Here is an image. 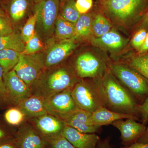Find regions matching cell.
Wrapping results in <instances>:
<instances>
[{
    "label": "cell",
    "mask_w": 148,
    "mask_h": 148,
    "mask_svg": "<svg viewBox=\"0 0 148 148\" xmlns=\"http://www.w3.org/2000/svg\"><path fill=\"white\" fill-rule=\"evenodd\" d=\"M97 79L104 107L116 112L131 115L139 118L140 104L109 69L102 77Z\"/></svg>",
    "instance_id": "cell-1"
},
{
    "label": "cell",
    "mask_w": 148,
    "mask_h": 148,
    "mask_svg": "<svg viewBox=\"0 0 148 148\" xmlns=\"http://www.w3.org/2000/svg\"><path fill=\"white\" fill-rule=\"evenodd\" d=\"M111 21L103 13L99 12L92 16V34L98 38L108 33L112 29Z\"/></svg>",
    "instance_id": "cell-24"
},
{
    "label": "cell",
    "mask_w": 148,
    "mask_h": 148,
    "mask_svg": "<svg viewBox=\"0 0 148 148\" xmlns=\"http://www.w3.org/2000/svg\"><path fill=\"white\" fill-rule=\"evenodd\" d=\"M45 148H48L47 147H46Z\"/></svg>",
    "instance_id": "cell-48"
},
{
    "label": "cell",
    "mask_w": 148,
    "mask_h": 148,
    "mask_svg": "<svg viewBox=\"0 0 148 148\" xmlns=\"http://www.w3.org/2000/svg\"><path fill=\"white\" fill-rule=\"evenodd\" d=\"M0 148H17L15 144H4L0 145Z\"/></svg>",
    "instance_id": "cell-42"
},
{
    "label": "cell",
    "mask_w": 148,
    "mask_h": 148,
    "mask_svg": "<svg viewBox=\"0 0 148 148\" xmlns=\"http://www.w3.org/2000/svg\"><path fill=\"white\" fill-rule=\"evenodd\" d=\"M16 107L24 113L27 119L48 113L45 106L44 99L36 95H32L20 101Z\"/></svg>",
    "instance_id": "cell-19"
},
{
    "label": "cell",
    "mask_w": 148,
    "mask_h": 148,
    "mask_svg": "<svg viewBox=\"0 0 148 148\" xmlns=\"http://www.w3.org/2000/svg\"><path fill=\"white\" fill-rule=\"evenodd\" d=\"M20 52L12 49L0 50V66L4 73L13 69L19 60Z\"/></svg>",
    "instance_id": "cell-25"
},
{
    "label": "cell",
    "mask_w": 148,
    "mask_h": 148,
    "mask_svg": "<svg viewBox=\"0 0 148 148\" xmlns=\"http://www.w3.org/2000/svg\"><path fill=\"white\" fill-rule=\"evenodd\" d=\"M92 16L87 13L81 14L75 24V34L73 40L86 39L92 35Z\"/></svg>",
    "instance_id": "cell-20"
},
{
    "label": "cell",
    "mask_w": 148,
    "mask_h": 148,
    "mask_svg": "<svg viewBox=\"0 0 148 148\" xmlns=\"http://www.w3.org/2000/svg\"><path fill=\"white\" fill-rule=\"evenodd\" d=\"M13 32L9 18L6 14H0V35L9 34Z\"/></svg>",
    "instance_id": "cell-34"
},
{
    "label": "cell",
    "mask_w": 148,
    "mask_h": 148,
    "mask_svg": "<svg viewBox=\"0 0 148 148\" xmlns=\"http://www.w3.org/2000/svg\"><path fill=\"white\" fill-rule=\"evenodd\" d=\"M6 0H0V3L3 2L5 1Z\"/></svg>",
    "instance_id": "cell-47"
},
{
    "label": "cell",
    "mask_w": 148,
    "mask_h": 148,
    "mask_svg": "<svg viewBox=\"0 0 148 148\" xmlns=\"http://www.w3.org/2000/svg\"><path fill=\"white\" fill-rule=\"evenodd\" d=\"M103 13L111 22L128 27L141 21L148 10V0L99 1Z\"/></svg>",
    "instance_id": "cell-3"
},
{
    "label": "cell",
    "mask_w": 148,
    "mask_h": 148,
    "mask_svg": "<svg viewBox=\"0 0 148 148\" xmlns=\"http://www.w3.org/2000/svg\"><path fill=\"white\" fill-rule=\"evenodd\" d=\"M37 21V14L34 12L29 16L21 30L20 35L22 40L27 43L32 38L35 33Z\"/></svg>",
    "instance_id": "cell-29"
},
{
    "label": "cell",
    "mask_w": 148,
    "mask_h": 148,
    "mask_svg": "<svg viewBox=\"0 0 148 148\" xmlns=\"http://www.w3.org/2000/svg\"><path fill=\"white\" fill-rule=\"evenodd\" d=\"M55 34L61 40H73L75 34V24L66 21L58 15L55 23Z\"/></svg>",
    "instance_id": "cell-23"
},
{
    "label": "cell",
    "mask_w": 148,
    "mask_h": 148,
    "mask_svg": "<svg viewBox=\"0 0 148 148\" xmlns=\"http://www.w3.org/2000/svg\"><path fill=\"white\" fill-rule=\"evenodd\" d=\"M61 5L60 0H42L35 3L37 26L41 34L48 36L53 33Z\"/></svg>",
    "instance_id": "cell-6"
},
{
    "label": "cell",
    "mask_w": 148,
    "mask_h": 148,
    "mask_svg": "<svg viewBox=\"0 0 148 148\" xmlns=\"http://www.w3.org/2000/svg\"><path fill=\"white\" fill-rule=\"evenodd\" d=\"M111 125L119 130L121 144L124 147L137 143L147 128L145 125L132 119L117 120Z\"/></svg>",
    "instance_id": "cell-12"
},
{
    "label": "cell",
    "mask_w": 148,
    "mask_h": 148,
    "mask_svg": "<svg viewBox=\"0 0 148 148\" xmlns=\"http://www.w3.org/2000/svg\"><path fill=\"white\" fill-rule=\"evenodd\" d=\"M93 5L92 0H76L75 6L81 14L87 13Z\"/></svg>",
    "instance_id": "cell-36"
},
{
    "label": "cell",
    "mask_w": 148,
    "mask_h": 148,
    "mask_svg": "<svg viewBox=\"0 0 148 148\" xmlns=\"http://www.w3.org/2000/svg\"><path fill=\"white\" fill-rule=\"evenodd\" d=\"M72 89H66L44 99L48 113L60 119L77 109L72 96Z\"/></svg>",
    "instance_id": "cell-9"
},
{
    "label": "cell",
    "mask_w": 148,
    "mask_h": 148,
    "mask_svg": "<svg viewBox=\"0 0 148 148\" xmlns=\"http://www.w3.org/2000/svg\"><path fill=\"white\" fill-rule=\"evenodd\" d=\"M30 2V0H9L7 11L11 19L14 22L21 21L28 12Z\"/></svg>",
    "instance_id": "cell-21"
},
{
    "label": "cell",
    "mask_w": 148,
    "mask_h": 148,
    "mask_svg": "<svg viewBox=\"0 0 148 148\" xmlns=\"http://www.w3.org/2000/svg\"><path fill=\"white\" fill-rule=\"evenodd\" d=\"M77 45L72 39L61 40L49 49L44 58L45 69L58 66L75 49Z\"/></svg>",
    "instance_id": "cell-14"
},
{
    "label": "cell",
    "mask_w": 148,
    "mask_h": 148,
    "mask_svg": "<svg viewBox=\"0 0 148 148\" xmlns=\"http://www.w3.org/2000/svg\"><path fill=\"white\" fill-rule=\"evenodd\" d=\"M125 64L135 69L148 80V53L132 56Z\"/></svg>",
    "instance_id": "cell-26"
},
{
    "label": "cell",
    "mask_w": 148,
    "mask_h": 148,
    "mask_svg": "<svg viewBox=\"0 0 148 148\" xmlns=\"http://www.w3.org/2000/svg\"><path fill=\"white\" fill-rule=\"evenodd\" d=\"M48 148H77L61 135L45 140Z\"/></svg>",
    "instance_id": "cell-31"
},
{
    "label": "cell",
    "mask_w": 148,
    "mask_h": 148,
    "mask_svg": "<svg viewBox=\"0 0 148 148\" xmlns=\"http://www.w3.org/2000/svg\"><path fill=\"white\" fill-rule=\"evenodd\" d=\"M73 68L77 76L81 79L101 78L108 70L103 61L89 52L79 56Z\"/></svg>",
    "instance_id": "cell-8"
},
{
    "label": "cell",
    "mask_w": 148,
    "mask_h": 148,
    "mask_svg": "<svg viewBox=\"0 0 148 148\" xmlns=\"http://www.w3.org/2000/svg\"><path fill=\"white\" fill-rule=\"evenodd\" d=\"M128 40L115 30H111L101 36L91 38L92 45L112 52H118L125 47Z\"/></svg>",
    "instance_id": "cell-18"
},
{
    "label": "cell",
    "mask_w": 148,
    "mask_h": 148,
    "mask_svg": "<svg viewBox=\"0 0 148 148\" xmlns=\"http://www.w3.org/2000/svg\"><path fill=\"white\" fill-rule=\"evenodd\" d=\"M4 82L13 106L32 95L31 88L16 75L13 69L3 75Z\"/></svg>",
    "instance_id": "cell-11"
},
{
    "label": "cell",
    "mask_w": 148,
    "mask_h": 148,
    "mask_svg": "<svg viewBox=\"0 0 148 148\" xmlns=\"http://www.w3.org/2000/svg\"><path fill=\"white\" fill-rule=\"evenodd\" d=\"M66 0H60V3H61V4L63 3Z\"/></svg>",
    "instance_id": "cell-46"
},
{
    "label": "cell",
    "mask_w": 148,
    "mask_h": 148,
    "mask_svg": "<svg viewBox=\"0 0 148 148\" xmlns=\"http://www.w3.org/2000/svg\"><path fill=\"white\" fill-rule=\"evenodd\" d=\"M91 113L78 108L73 112L59 119L66 125L75 128L84 133H95L100 132L101 127L88 124Z\"/></svg>",
    "instance_id": "cell-16"
},
{
    "label": "cell",
    "mask_w": 148,
    "mask_h": 148,
    "mask_svg": "<svg viewBox=\"0 0 148 148\" xmlns=\"http://www.w3.org/2000/svg\"><path fill=\"white\" fill-rule=\"evenodd\" d=\"M4 72L0 66V107H14L10 100L4 82Z\"/></svg>",
    "instance_id": "cell-32"
},
{
    "label": "cell",
    "mask_w": 148,
    "mask_h": 148,
    "mask_svg": "<svg viewBox=\"0 0 148 148\" xmlns=\"http://www.w3.org/2000/svg\"><path fill=\"white\" fill-rule=\"evenodd\" d=\"M27 120L32 123L45 140L61 135L66 125L61 119L49 113Z\"/></svg>",
    "instance_id": "cell-13"
},
{
    "label": "cell",
    "mask_w": 148,
    "mask_h": 148,
    "mask_svg": "<svg viewBox=\"0 0 148 148\" xmlns=\"http://www.w3.org/2000/svg\"><path fill=\"white\" fill-rule=\"evenodd\" d=\"M1 3H0V14H4L5 15V13L4 10L3 9L1 5Z\"/></svg>",
    "instance_id": "cell-44"
},
{
    "label": "cell",
    "mask_w": 148,
    "mask_h": 148,
    "mask_svg": "<svg viewBox=\"0 0 148 148\" xmlns=\"http://www.w3.org/2000/svg\"><path fill=\"white\" fill-rule=\"evenodd\" d=\"M6 135V132L3 128L0 127V140L5 138Z\"/></svg>",
    "instance_id": "cell-43"
},
{
    "label": "cell",
    "mask_w": 148,
    "mask_h": 148,
    "mask_svg": "<svg viewBox=\"0 0 148 148\" xmlns=\"http://www.w3.org/2000/svg\"><path fill=\"white\" fill-rule=\"evenodd\" d=\"M44 57L36 53H20L19 60L13 70L16 75L30 87L45 69Z\"/></svg>",
    "instance_id": "cell-7"
},
{
    "label": "cell",
    "mask_w": 148,
    "mask_h": 148,
    "mask_svg": "<svg viewBox=\"0 0 148 148\" xmlns=\"http://www.w3.org/2000/svg\"><path fill=\"white\" fill-rule=\"evenodd\" d=\"M141 22V25L143 26V28H145L148 27V10L142 18Z\"/></svg>",
    "instance_id": "cell-41"
},
{
    "label": "cell",
    "mask_w": 148,
    "mask_h": 148,
    "mask_svg": "<svg viewBox=\"0 0 148 148\" xmlns=\"http://www.w3.org/2000/svg\"><path fill=\"white\" fill-rule=\"evenodd\" d=\"M4 118L6 122L12 126H19L26 119L24 113L16 106L11 107L6 111Z\"/></svg>",
    "instance_id": "cell-28"
},
{
    "label": "cell",
    "mask_w": 148,
    "mask_h": 148,
    "mask_svg": "<svg viewBox=\"0 0 148 148\" xmlns=\"http://www.w3.org/2000/svg\"><path fill=\"white\" fill-rule=\"evenodd\" d=\"M137 143H148V127H147L145 131L138 140Z\"/></svg>",
    "instance_id": "cell-40"
},
{
    "label": "cell",
    "mask_w": 148,
    "mask_h": 148,
    "mask_svg": "<svg viewBox=\"0 0 148 148\" xmlns=\"http://www.w3.org/2000/svg\"><path fill=\"white\" fill-rule=\"evenodd\" d=\"M138 54H144L148 52V30L147 32V36L143 45L138 51Z\"/></svg>",
    "instance_id": "cell-37"
},
{
    "label": "cell",
    "mask_w": 148,
    "mask_h": 148,
    "mask_svg": "<svg viewBox=\"0 0 148 148\" xmlns=\"http://www.w3.org/2000/svg\"><path fill=\"white\" fill-rule=\"evenodd\" d=\"M147 30L142 28L136 32L131 40V45L136 50L138 51L143 45L147 36Z\"/></svg>",
    "instance_id": "cell-33"
},
{
    "label": "cell",
    "mask_w": 148,
    "mask_h": 148,
    "mask_svg": "<svg viewBox=\"0 0 148 148\" xmlns=\"http://www.w3.org/2000/svg\"><path fill=\"white\" fill-rule=\"evenodd\" d=\"M42 1V0H33V1L35 3H36L40 1Z\"/></svg>",
    "instance_id": "cell-45"
},
{
    "label": "cell",
    "mask_w": 148,
    "mask_h": 148,
    "mask_svg": "<svg viewBox=\"0 0 148 148\" xmlns=\"http://www.w3.org/2000/svg\"><path fill=\"white\" fill-rule=\"evenodd\" d=\"M72 95L79 108L92 113L104 107L97 79H82L72 90Z\"/></svg>",
    "instance_id": "cell-5"
},
{
    "label": "cell",
    "mask_w": 148,
    "mask_h": 148,
    "mask_svg": "<svg viewBox=\"0 0 148 148\" xmlns=\"http://www.w3.org/2000/svg\"><path fill=\"white\" fill-rule=\"evenodd\" d=\"M59 15L66 21L75 24L81 14L77 10L75 0H66L61 4Z\"/></svg>",
    "instance_id": "cell-27"
},
{
    "label": "cell",
    "mask_w": 148,
    "mask_h": 148,
    "mask_svg": "<svg viewBox=\"0 0 148 148\" xmlns=\"http://www.w3.org/2000/svg\"><path fill=\"white\" fill-rule=\"evenodd\" d=\"M108 69L140 105L148 97V80L135 69L126 64L116 63L109 64Z\"/></svg>",
    "instance_id": "cell-4"
},
{
    "label": "cell",
    "mask_w": 148,
    "mask_h": 148,
    "mask_svg": "<svg viewBox=\"0 0 148 148\" xmlns=\"http://www.w3.org/2000/svg\"><path fill=\"white\" fill-rule=\"evenodd\" d=\"M44 46L39 36L36 32L28 42L26 43L23 52L21 53L24 54H35L42 50Z\"/></svg>",
    "instance_id": "cell-30"
},
{
    "label": "cell",
    "mask_w": 148,
    "mask_h": 148,
    "mask_svg": "<svg viewBox=\"0 0 148 148\" xmlns=\"http://www.w3.org/2000/svg\"><path fill=\"white\" fill-rule=\"evenodd\" d=\"M138 116L140 121L146 125L148 123V97L138 107Z\"/></svg>",
    "instance_id": "cell-35"
},
{
    "label": "cell",
    "mask_w": 148,
    "mask_h": 148,
    "mask_svg": "<svg viewBox=\"0 0 148 148\" xmlns=\"http://www.w3.org/2000/svg\"><path fill=\"white\" fill-rule=\"evenodd\" d=\"M17 148H45V140L28 120L18 126L14 141Z\"/></svg>",
    "instance_id": "cell-10"
},
{
    "label": "cell",
    "mask_w": 148,
    "mask_h": 148,
    "mask_svg": "<svg viewBox=\"0 0 148 148\" xmlns=\"http://www.w3.org/2000/svg\"><path fill=\"white\" fill-rule=\"evenodd\" d=\"M96 148H112L109 138L101 140L98 143Z\"/></svg>",
    "instance_id": "cell-38"
},
{
    "label": "cell",
    "mask_w": 148,
    "mask_h": 148,
    "mask_svg": "<svg viewBox=\"0 0 148 148\" xmlns=\"http://www.w3.org/2000/svg\"><path fill=\"white\" fill-rule=\"evenodd\" d=\"M123 119H132L140 121L138 117L114 112L105 107H102L91 113L88 119L89 125L101 127L112 124L117 120Z\"/></svg>",
    "instance_id": "cell-17"
},
{
    "label": "cell",
    "mask_w": 148,
    "mask_h": 148,
    "mask_svg": "<svg viewBox=\"0 0 148 148\" xmlns=\"http://www.w3.org/2000/svg\"><path fill=\"white\" fill-rule=\"evenodd\" d=\"M81 80L71 67L58 65L45 69L31 86L32 95L46 99L73 88Z\"/></svg>",
    "instance_id": "cell-2"
},
{
    "label": "cell",
    "mask_w": 148,
    "mask_h": 148,
    "mask_svg": "<svg viewBox=\"0 0 148 148\" xmlns=\"http://www.w3.org/2000/svg\"><path fill=\"white\" fill-rule=\"evenodd\" d=\"M99 1H103V0H99Z\"/></svg>",
    "instance_id": "cell-49"
},
{
    "label": "cell",
    "mask_w": 148,
    "mask_h": 148,
    "mask_svg": "<svg viewBox=\"0 0 148 148\" xmlns=\"http://www.w3.org/2000/svg\"><path fill=\"white\" fill-rule=\"evenodd\" d=\"M61 135L77 148H96L101 138L95 133H84L65 125Z\"/></svg>",
    "instance_id": "cell-15"
},
{
    "label": "cell",
    "mask_w": 148,
    "mask_h": 148,
    "mask_svg": "<svg viewBox=\"0 0 148 148\" xmlns=\"http://www.w3.org/2000/svg\"><path fill=\"white\" fill-rule=\"evenodd\" d=\"M21 35L12 32L8 35H0V50L12 49L22 53L25 48Z\"/></svg>",
    "instance_id": "cell-22"
},
{
    "label": "cell",
    "mask_w": 148,
    "mask_h": 148,
    "mask_svg": "<svg viewBox=\"0 0 148 148\" xmlns=\"http://www.w3.org/2000/svg\"><path fill=\"white\" fill-rule=\"evenodd\" d=\"M121 148H148V143H137L127 147L122 146Z\"/></svg>",
    "instance_id": "cell-39"
}]
</instances>
